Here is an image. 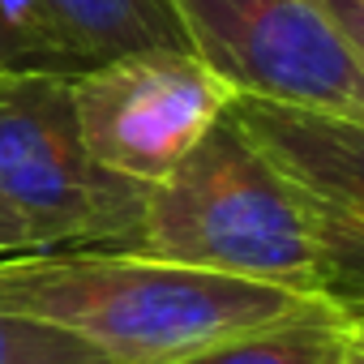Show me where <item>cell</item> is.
I'll use <instances>...</instances> for the list:
<instances>
[{
	"mask_svg": "<svg viewBox=\"0 0 364 364\" xmlns=\"http://www.w3.org/2000/svg\"><path fill=\"white\" fill-rule=\"evenodd\" d=\"M317 296L171 266L124 249L0 257V313L60 326L112 364H171L228 334L279 321Z\"/></svg>",
	"mask_w": 364,
	"mask_h": 364,
	"instance_id": "cell-1",
	"label": "cell"
},
{
	"mask_svg": "<svg viewBox=\"0 0 364 364\" xmlns=\"http://www.w3.org/2000/svg\"><path fill=\"white\" fill-rule=\"evenodd\" d=\"M137 257L334 296L313 223L249 137L219 116L141 206Z\"/></svg>",
	"mask_w": 364,
	"mask_h": 364,
	"instance_id": "cell-2",
	"label": "cell"
},
{
	"mask_svg": "<svg viewBox=\"0 0 364 364\" xmlns=\"http://www.w3.org/2000/svg\"><path fill=\"white\" fill-rule=\"evenodd\" d=\"M146 185L99 167L73 120L69 77L0 69V202L31 232V249H133Z\"/></svg>",
	"mask_w": 364,
	"mask_h": 364,
	"instance_id": "cell-3",
	"label": "cell"
},
{
	"mask_svg": "<svg viewBox=\"0 0 364 364\" xmlns=\"http://www.w3.org/2000/svg\"><path fill=\"white\" fill-rule=\"evenodd\" d=\"M189 52L232 95L364 120V48L321 0H167Z\"/></svg>",
	"mask_w": 364,
	"mask_h": 364,
	"instance_id": "cell-4",
	"label": "cell"
},
{
	"mask_svg": "<svg viewBox=\"0 0 364 364\" xmlns=\"http://www.w3.org/2000/svg\"><path fill=\"white\" fill-rule=\"evenodd\" d=\"M69 99L86 154L150 189L223 116L232 90L193 52H137L73 73Z\"/></svg>",
	"mask_w": 364,
	"mask_h": 364,
	"instance_id": "cell-5",
	"label": "cell"
},
{
	"mask_svg": "<svg viewBox=\"0 0 364 364\" xmlns=\"http://www.w3.org/2000/svg\"><path fill=\"white\" fill-rule=\"evenodd\" d=\"M223 116L249 137V146L274 167L291 189L304 219L313 223L330 262L334 300L355 304L364 296V120L232 95Z\"/></svg>",
	"mask_w": 364,
	"mask_h": 364,
	"instance_id": "cell-6",
	"label": "cell"
},
{
	"mask_svg": "<svg viewBox=\"0 0 364 364\" xmlns=\"http://www.w3.org/2000/svg\"><path fill=\"white\" fill-rule=\"evenodd\" d=\"M18 69L82 73L137 52H189L167 0H0Z\"/></svg>",
	"mask_w": 364,
	"mask_h": 364,
	"instance_id": "cell-7",
	"label": "cell"
},
{
	"mask_svg": "<svg viewBox=\"0 0 364 364\" xmlns=\"http://www.w3.org/2000/svg\"><path fill=\"white\" fill-rule=\"evenodd\" d=\"M355 334H364L360 309L317 296L279 321L228 334L171 364H338Z\"/></svg>",
	"mask_w": 364,
	"mask_h": 364,
	"instance_id": "cell-8",
	"label": "cell"
},
{
	"mask_svg": "<svg viewBox=\"0 0 364 364\" xmlns=\"http://www.w3.org/2000/svg\"><path fill=\"white\" fill-rule=\"evenodd\" d=\"M0 364H112V360L60 326L22 313H0Z\"/></svg>",
	"mask_w": 364,
	"mask_h": 364,
	"instance_id": "cell-9",
	"label": "cell"
},
{
	"mask_svg": "<svg viewBox=\"0 0 364 364\" xmlns=\"http://www.w3.org/2000/svg\"><path fill=\"white\" fill-rule=\"evenodd\" d=\"M0 253H31V232L5 202H0Z\"/></svg>",
	"mask_w": 364,
	"mask_h": 364,
	"instance_id": "cell-10",
	"label": "cell"
},
{
	"mask_svg": "<svg viewBox=\"0 0 364 364\" xmlns=\"http://www.w3.org/2000/svg\"><path fill=\"white\" fill-rule=\"evenodd\" d=\"M0 69H18V48H14L9 22H5V9H0Z\"/></svg>",
	"mask_w": 364,
	"mask_h": 364,
	"instance_id": "cell-11",
	"label": "cell"
},
{
	"mask_svg": "<svg viewBox=\"0 0 364 364\" xmlns=\"http://www.w3.org/2000/svg\"><path fill=\"white\" fill-rule=\"evenodd\" d=\"M338 364H364V334H355V338L347 343V351H343Z\"/></svg>",
	"mask_w": 364,
	"mask_h": 364,
	"instance_id": "cell-12",
	"label": "cell"
}]
</instances>
